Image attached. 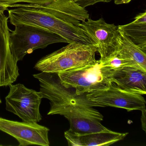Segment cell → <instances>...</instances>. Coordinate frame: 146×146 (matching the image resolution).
Listing matches in <instances>:
<instances>
[{
    "label": "cell",
    "instance_id": "1",
    "mask_svg": "<svg viewBox=\"0 0 146 146\" xmlns=\"http://www.w3.org/2000/svg\"><path fill=\"white\" fill-rule=\"evenodd\" d=\"M33 76L40 82L42 99L50 101L48 115L64 116L70 123L69 130L76 134L109 130L101 123L103 115L94 108L100 106L90 100L87 94H77L75 89L65 87L58 73L41 72Z\"/></svg>",
    "mask_w": 146,
    "mask_h": 146
},
{
    "label": "cell",
    "instance_id": "2",
    "mask_svg": "<svg viewBox=\"0 0 146 146\" xmlns=\"http://www.w3.org/2000/svg\"><path fill=\"white\" fill-rule=\"evenodd\" d=\"M7 10L8 19L12 25L27 24L38 26L60 36L67 43L76 42L94 45V41L82 28L58 17L33 4H16Z\"/></svg>",
    "mask_w": 146,
    "mask_h": 146
},
{
    "label": "cell",
    "instance_id": "3",
    "mask_svg": "<svg viewBox=\"0 0 146 146\" xmlns=\"http://www.w3.org/2000/svg\"><path fill=\"white\" fill-rule=\"evenodd\" d=\"M96 46L78 42L68 43L38 60L35 66L41 72L58 73L75 68L94 64L97 62Z\"/></svg>",
    "mask_w": 146,
    "mask_h": 146
},
{
    "label": "cell",
    "instance_id": "4",
    "mask_svg": "<svg viewBox=\"0 0 146 146\" xmlns=\"http://www.w3.org/2000/svg\"><path fill=\"white\" fill-rule=\"evenodd\" d=\"M113 71L102 66L100 60L94 64L58 72L61 83L75 89L77 94L108 89Z\"/></svg>",
    "mask_w": 146,
    "mask_h": 146
},
{
    "label": "cell",
    "instance_id": "5",
    "mask_svg": "<svg viewBox=\"0 0 146 146\" xmlns=\"http://www.w3.org/2000/svg\"><path fill=\"white\" fill-rule=\"evenodd\" d=\"M10 33L11 51L17 62L35 50L43 49L54 43L67 42L58 35L38 26L27 24L15 25Z\"/></svg>",
    "mask_w": 146,
    "mask_h": 146
},
{
    "label": "cell",
    "instance_id": "6",
    "mask_svg": "<svg viewBox=\"0 0 146 146\" xmlns=\"http://www.w3.org/2000/svg\"><path fill=\"white\" fill-rule=\"evenodd\" d=\"M5 97L6 109L22 119L23 122L37 123L42 119L40 107L42 98L40 92L18 84L9 85Z\"/></svg>",
    "mask_w": 146,
    "mask_h": 146
},
{
    "label": "cell",
    "instance_id": "7",
    "mask_svg": "<svg viewBox=\"0 0 146 146\" xmlns=\"http://www.w3.org/2000/svg\"><path fill=\"white\" fill-rule=\"evenodd\" d=\"M78 26L95 43L101 62L115 53L119 32L118 26L108 23L102 18L98 20L89 18L81 22Z\"/></svg>",
    "mask_w": 146,
    "mask_h": 146
},
{
    "label": "cell",
    "instance_id": "8",
    "mask_svg": "<svg viewBox=\"0 0 146 146\" xmlns=\"http://www.w3.org/2000/svg\"><path fill=\"white\" fill-rule=\"evenodd\" d=\"M86 96L101 107L118 108L128 112L146 109V101L142 95L124 90L113 82L107 90L88 93Z\"/></svg>",
    "mask_w": 146,
    "mask_h": 146
},
{
    "label": "cell",
    "instance_id": "9",
    "mask_svg": "<svg viewBox=\"0 0 146 146\" xmlns=\"http://www.w3.org/2000/svg\"><path fill=\"white\" fill-rule=\"evenodd\" d=\"M0 130L15 138L19 146H49V129L37 123L18 122L0 117Z\"/></svg>",
    "mask_w": 146,
    "mask_h": 146
},
{
    "label": "cell",
    "instance_id": "10",
    "mask_svg": "<svg viewBox=\"0 0 146 146\" xmlns=\"http://www.w3.org/2000/svg\"><path fill=\"white\" fill-rule=\"evenodd\" d=\"M8 21V17L0 13V87L12 84L19 75L17 62L11 51Z\"/></svg>",
    "mask_w": 146,
    "mask_h": 146
},
{
    "label": "cell",
    "instance_id": "11",
    "mask_svg": "<svg viewBox=\"0 0 146 146\" xmlns=\"http://www.w3.org/2000/svg\"><path fill=\"white\" fill-rule=\"evenodd\" d=\"M112 82L124 90L146 95V71L133 66H125L113 71Z\"/></svg>",
    "mask_w": 146,
    "mask_h": 146
},
{
    "label": "cell",
    "instance_id": "12",
    "mask_svg": "<svg viewBox=\"0 0 146 146\" xmlns=\"http://www.w3.org/2000/svg\"><path fill=\"white\" fill-rule=\"evenodd\" d=\"M128 134L110 130L78 134L69 129L64 132V136L70 146H109L123 140Z\"/></svg>",
    "mask_w": 146,
    "mask_h": 146
},
{
    "label": "cell",
    "instance_id": "13",
    "mask_svg": "<svg viewBox=\"0 0 146 146\" xmlns=\"http://www.w3.org/2000/svg\"><path fill=\"white\" fill-rule=\"evenodd\" d=\"M115 53L123 58L130 60L138 67L146 71V52L142 50L120 30L117 38Z\"/></svg>",
    "mask_w": 146,
    "mask_h": 146
},
{
    "label": "cell",
    "instance_id": "14",
    "mask_svg": "<svg viewBox=\"0 0 146 146\" xmlns=\"http://www.w3.org/2000/svg\"><path fill=\"white\" fill-rule=\"evenodd\" d=\"M136 45L146 52V11L136 16L134 21L124 25L118 26Z\"/></svg>",
    "mask_w": 146,
    "mask_h": 146
},
{
    "label": "cell",
    "instance_id": "15",
    "mask_svg": "<svg viewBox=\"0 0 146 146\" xmlns=\"http://www.w3.org/2000/svg\"><path fill=\"white\" fill-rule=\"evenodd\" d=\"M101 62L102 66L112 71L115 70L125 66H133L140 68L133 62L120 57L116 53H114L108 58L102 62L101 61Z\"/></svg>",
    "mask_w": 146,
    "mask_h": 146
},
{
    "label": "cell",
    "instance_id": "16",
    "mask_svg": "<svg viewBox=\"0 0 146 146\" xmlns=\"http://www.w3.org/2000/svg\"><path fill=\"white\" fill-rule=\"evenodd\" d=\"M75 3L80 7L85 8L100 2L108 3L113 0H74Z\"/></svg>",
    "mask_w": 146,
    "mask_h": 146
},
{
    "label": "cell",
    "instance_id": "17",
    "mask_svg": "<svg viewBox=\"0 0 146 146\" xmlns=\"http://www.w3.org/2000/svg\"><path fill=\"white\" fill-rule=\"evenodd\" d=\"M142 115L141 117V123L142 128L143 130L145 132L146 131V109L142 110Z\"/></svg>",
    "mask_w": 146,
    "mask_h": 146
},
{
    "label": "cell",
    "instance_id": "18",
    "mask_svg": "<svg viewBox=\"0 0 146 146\" xmlns=\"http://www.w3.org/2000/svg\"><path fill=\"white\" fill-rule=\"evenodd\" d=\"M114 1L115 5H121V4H126L129 3L132 0H113Z\"/></svg>",
    "mask_w": 146,
    "mask_h": 146
},
{
    "label": "cell",
    "instance_id": "19",
    "mask_svg": "<svg viewBox=\"0 0 146 146\" xmlns=\"http://www.w3.org/2000/svg\"><path fill=\"white\" fill-rule=\"evenodd\" d=\"M8 8L7 6L5 5L0 3V13H4L6 11L8 10Z\"/></svg>",
    "mask_w": 146,
    "mask_h": 146
},
{
    "label": "cell",
    "instance_id": "20",
    "mask_svg": "<svg viewBox=\"0 0 146 146\" xmlns=\"http://www.w3.org/2000/svg\"><path fill=\"white\" fill-rule=\"evenodd\" d=\"M1 103V97H0V104Z\"/></svg>",
    "mask_w": 146,
    "mask_h": 146
}]
</instances>
